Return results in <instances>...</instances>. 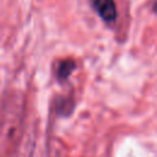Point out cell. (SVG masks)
<instances>
[{
  "instance_id": "cell-3",
  "label": "cell",
  "mask_w": 157,
  "mask_h": 157,
  "mask_svg": "<svg viewBox=\"0 0 157 157\" xmlns=\"http://www.w3.org/2000/svg\"><path fill=\"white\" fill-rule=\"evenodd\" d=\"M76 69V63L72 60H61L58 64L56 67V77L60 82L65 81L69 78V76L74 72V70Z\"/></svg>"
},
{
  "instance_id": "cell-1",
  "label": "cell",
  "mask_w": 157,
  "mask_h": 157,
  "mask_svg": "<svg viewBox=\"0 0 157 157\" xmlns=\"http://www.w3.org/2000/svg\"><path fill=\"white\" fill-rule=\"evenodd\" d=\"M23 126V104L22 99L10 97L4 107V113L0 120V141L9 145L20 137Z\"/></svg>"
},
{
  "instance_id": "cell-2",
  "label": "cell",
  "mask_w": 157,
  "mask_h": 157,
  "mask_svg": "<svg viewBox=\"0 0 157 157\" xmlns=\"http://www.w3.org/2000/svg\"><path fill=\"white\" fill-rule=\"evenodd\" d=\"M93 7L104 22H115L118 17V11L114 0H93Z\"/></svg>"
}]
</instances>
